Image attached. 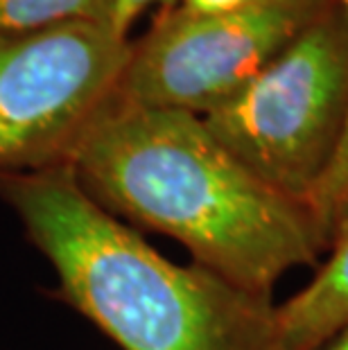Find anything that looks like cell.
Here are the masks:
<instances>
[{
    "mask_svg": "<svg viewBox=\"0 0 348 350\" xmlns=\"http://www.w3.org/2000/svg\"><path fill=\"white\" fill-rule=\"evenodd\" d=\"M258 3V0H174V10L190 16H213V14H226L242 10Z\"/></svg>",
    "mask_w": 348,
    "mask_h": 350,
    "instance_id": "30bf717a",
    "label": "cell"
},
{
    "mask_svg": "<svg viewBox=\"0 0 348 350\" xmlns=\"http://www.w3.org/2000/svg\"><path fill=\"white\" fill-rule=\"evenodd\" d=\"M332 0H258L242 10L190 16L159 10L131 41L116 93L145 107L197 116L244 91Z\"/></svg>",
    "mask_w": 348,
    "mask_h": 350,
    "instance_id": "5b68a950",
    "label": "cell"
},
{
    "mask_svg": "<svg viewBox=\"0 0 348 350\" xmlns=\"http://www.w3.org/2000/svg\"><path fill=\"white\" fill-rule=\"evenodd\" d=\"M348 323V235L299 294L276 305L278 350H312Z\"/></svg>",
    "mask_w": 348,
    "mask_h": 350,
    "instance_id": "8992f818",
    "label": "cell"
},
{
    "mask_svg": "<svg viewBox=\"0 0 348 350\" xmlns=\"http://www.w3.org/2000/svg\"><path fill=\"white\" fill-rule=\"evenodd\" d=\"M202 118L251 174L310 206L348 126V18L342 3L332 0L244 91Z\"/></svg>",
    "mask_w": 348,
    "mask_h": 350,
    "instance_id": "3957f363",
    "label": "cell"
},
{
    "mask_svg": "<svg viewBox=\"0 0 348 350\" xmlns=\"http://www.w3.org/2000/svg\"><path fill=\"white\" fill-rule=\"evenodd\" d=\"M129 50L127 36L93 21L0 34V174L68 163Z\"/></svg>",
    "mask_w": 348,
    "mask_h": 350,
    "instance_id": "277c9868",
    "label": "cell"
},
{
    "mask_svg": "<svg viewBox=\"0 0 348 350\" xmlns=\"http://www.w3.org/2000/svg\"><path fill=\"white\" fill-rule=\"evenodd\" d=\"M72 21L107 25V0H0V34L32 32Z\"/></svg>",
    "mask_w": 348,
    "mask_h": 350,
    "instance_id": "52a82bcc",
    "label": "cell"
},
{
    "mask_svg": "<svg viewBox=\"0 0 348 350\" xmlns=\"http://www.w3.org/2000/svg\"><path fill=\"white\" fill-rule=\"evenodd\" d=\"M312 350H348V323H344L332 337H328L323 344H319Z\"/></svg>",
    "mask_w": 348,
    "mask_h": 350,
    "instance_id": "8fae6325",
    "label": "cell"
},
{
    "mask_svg": "<svg viewBox=\"0 0 348 350\" xmlns=\"http://www.w3.org/2000/svg\"><path fill=\"white\" fill-rule=\"evenodd\" d=\"M0 199L53 265L59 296L122 350H278L269 296L161 256L81 190L68 163L0 174Z\"/></svg>",
    "mask_w": 348,
    "mask_h": 350,
    "instance_id": "7a4b0ae2",
    "label": "cell"
},
{
    "mask_svg": "<svg viewBox=\"0 0 348 350\" xmlns=\"http://www.w3.org/2000/svg\"><path fill=\"white\" fill-rule=\"evenodd\" d=\"M68 165L109 215L174 237L192 262L251 294L271 299L283 273L325 253L312 208L251 174L190 111L113 93Z\"/></svg>",
    "mask_w": 348,
    "mask_h": 350,
    "instance_id": "6da1fadb",
    "label": "cell"
},
{
    "mask_svg": "<svg viewBox=\"0 0 348 350\" xmlns=\"http://www.w3.org/2000/svg\"><path fill=\"white\" fill-rule=\"evenodd\" d=\"M339 3L348 18V0H339ZM310 208H312L323 247L330 253L348 235V126L337 159L310 201Z\"/></svg>",
    "mask_w": 348,
    "mask_h": 350,
    "instance_id": "ba28073f",
    "label": "cell"
},
{
    "mask_svg": "<svg viewBox=\"0 0 348 350\" xmlns=\"http://www.w3.org/2000/svg\"><path fill=\"white\" fill-rule=\"evenodd\" d=\"M152 5H159L161 10L172 7L174 0H107V25L116 34L127 36L129 29L136 23V18Z\"/></svg>",
    "mask_w": 348,
    "mask_h": 350,
    "instance_id": "9c48e42d",
    "label": "cell"
}]
</instances>
